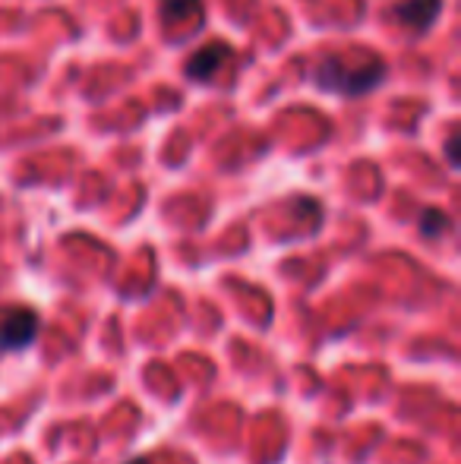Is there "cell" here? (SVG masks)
Segmentation results:
<instances>
[{
    "label": "cell",
    "instance_id": "obj_2",
    "mask_svg": "<svg viewBox=\"0 0 461 464\" xmlns=\"http://www.w3.org/2000/svg\"><path fill=\"white\" fill-rule=\"evenodd\" d=\"M38 335V313L29 306H10L0 313V351H23Z\"/></svg>",
    "mask_w": 461,
    "mask_h": 464
},
{
    "label": "cell",
    "instance_id": "obj_5",
    "mask_svg": "<svg viewBox=\"0 0 461 464\" xmlns=\"http://www.w3.org/2000/svg\"><path fill=\"white\" fill-rule=\"evenodd\" d=\"M174 13H193V16H199V0H161V19H171Z\"/></svg>",
    "mask_w": 461,
    "mask_h": 464
},
{
    "label": "cell",
    "instance_id": "obj_3",
    "mask_svg": "<svg viewBox=\"0 0 461 464\" xmlns=\"http://www.w3.org/2000/svg\"><path fill=\"white\" fill-rule=\"evenodd\" d=\"M228 61H231V48L225 42H216V44H209V48L197 51V54L190 57V63H187V76L197 80V82L216 80V73Z\"/></svg>",
    "mask_w": 461,
    "mask_h": 464
},
{
    "label": "cell",
    "instance_id": "obj_6",
    "mask_svg": "<svg viewBox=\"0 0 461 464\" xmlns=\"http://www.w3.org/2000/svg\"><path fill=\"white\" fill-rule=\"evenodd\" d=\"M127 464H152L149 459H136V461H127Z\"/></svg>",
    "mask_w": 461,
    "mask_h": 464
},
{
    "label": "cell",
    "instance_id": "obj_1",
    "mask_svg": "<svg viewBox=\"0 0 461 464\" xmlns=\"http://www.w3.org/2000/svg\"><path fill=\"white\" fill-rule=\"evenodd\" d=\"M382 73H386V63L376 61V57H351L348 61L345 54H332L316 67L313 80L329 92L363 95L379 86Z\"/></svg>",
    "mask_w": 461,
    "mask_h": 464
},
{
    "label": "cell",
    "instance_id": "obj_4",
    "mask_svg": "<svg viewBox=\"0 0 461 464\" xmlns=\"http://www.w3.org/2000/svg\"><path fill=\"white\" fill-rule=\"evenodd\" d=\"M437 13H439V0H399V4L392 6V16L399 19L405 29H414V32L430 29Z\"/></svg>",
    "mask_w": 461,
    "mask_h": 464
}]
</instances>
